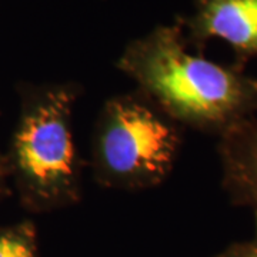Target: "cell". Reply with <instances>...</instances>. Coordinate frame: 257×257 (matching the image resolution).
<instances>
[{
  "label": "cell",
  "instance_id": "6da1fadb",
  "mask_svg": "<svg viewBox=\"0 0 257 257\" xmlns=\"http://www.w3.org/2000/svg\"><path fill=\"white\" fill-rule=\"evenodd\" d=\"M187 46L180 22L157 26L128 43L117 69L177 124L220 139L257 113V79Z\"/></svg>",
  "mask_w": 257,
  "mask_h": 257
},
{
  "label": "cell",
  "instance_id": "7a4b0ae2",
  "mask_svg": "<svg viewBox=\"0 0 257 257\" xmlns=\"http://www.w3.org/2000/svg\"><path fill=\"white\" fill-rule=\"evenodd\" d=\"M82 93L73 82L19 87V116L5 153L12 189L25 210H63L83 199V160L73 133Z\"/></svg>",
  "mask_w": 257,
  "mask_h": 257
},
{
  "label": "cell",
  "instance_id": "3957f363",
  "mask_svg": "<svg viewBox=\"0 0 257 257\" xmlns=\"http://www.w3.org/2000/svg\"><path fill=\"white\" fill-rule=\"evenodd\" d=\"M183 145V127L140 92L103 103L94 123L90 169L96 183L138 192L167 180Z\"/></svg>",
  "mask_w": 257,
  "mask_h": 257
},
{
  "label": "cell",
  "instance_id": "277c9868",
  "mask_svg": "<svg viewBox=\"0 0 257 257\" xmlns=\"http://www.w3.org/2000/svg\"><path fill=\"white\" fill-rule=\"evenodd\" d=\"M187 45L202 53L210 39L224 40L233 64L246 67L257 56V0H194L192 16L179 19Z\"/></svg>",
  "mask_w": 257,
  "mask_h": 257
},
{
  "label": "cell",
  "instance_id": "5b68a950",
  "mask_svg": "<svg viewBox=\"0 0 257 257\" xmlns=\"http://www.w3.org/2000/svg\"><path fill=\"white\" fill-rule=\"evenodd\" d=\"M217 153L230 203L257 211V113L219 139Z\"/></svg>",
  "mask_w": 257,
  "mask_h": 257
},
{
  "label": "cell",
  "instance_id": "8992f818",
  "mask_svg": "<svg viewBox=\"0 0 257 257\" xmlns=\"http://www.w3.org/2000/svg\"><path fill=\"white\" fill-rule=\"evenodd\" d=\"M0 257H40L37 229L33 221L0 226Z\"/></svg>",
  "mask_w": 257,
  "mask_h": 257
},
{
  "label": "cell",
  "instance_id": "52a82bcc",
  "mask_svg": "<svg viewBox=\"0 0 257 257\" xmlns=\"http://www.w3.org/2000/svg\"><path fill=\"white\" fill-rule=\"evenodd\" d=\"M214 257H257V211H256V233L250 240L233 243Z\"/></svg>",
  "mask_w": 257,
  "mask_h": 257
},
{
  "label": "cell",
  "instance_id": "ba28073f",
  "mask_svg": "<svg viewBox=\"0 0 257 257\" xmlns=\"http://www.w3.org/2000/svg\"><path fill=\"white\" fill-rule=\"evenodd\" d=\"M12 193V182H10L9 166L6 153L0 149V202L9 197Z\"/></svg>",
  "mask_w": 257,
  "mask_h": 257
}]
</instances>
